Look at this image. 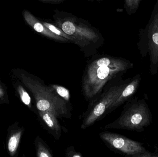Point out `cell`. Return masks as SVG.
I'll list each match as a JSON object with an SVG mask.
<instances>
[{"mask_svg": "<svg viewBox=\"0 0 158 157\" xmlns=\"http://www.w3.org/2000/svg\"><path fill=\"white\" fill-rule=\"evenodd\" d=\"M130 61L110 56H100L87 63L81 78L82 94L92 104L103 92L107 84L133 67Z\"/></svg>", "mask_w": 158, "mask_h": 157, "instance_id": "1", "label": "cell"}, {"mask_svg": "<svg viewBox=\"0 0 158 157\" xmlns=\"http://www.w3.org/2000/svg\"><path fill=\"white\" fill-rule=\"evenodd\" d=\"M10 73L31 92L35 100L37 111L49 112L58 119L71 118L73 108L71 103L64 100L41 78L20 68L13 69Z\"/></svg>", "mask_w": 158, "mask_h": 157, "instance_id": "2", "label": "cell"}, {"mask_svg": "<svg viewBox=\"0 0 158 157\" xmlns=\"http://www.w3.org/2000/svg\"><path fill=\"white\" fill-rule=\"evenodd\" d=\"M152 114L144 99L133 97L125 102L118 119L104 129H119L143 132L152 124Z\"/></svg>", "mask_w": 158, "mask_h": 157, "instance_id": "3", "label": "cell"}, {"mask_svg": "<svg viewBox=\"0 0 158 157\" xmlns=\"http://www.w3.org/2000/svg\"><path fill=\"white\" fill-rule=\"evenodd\" d=\"M119 77L109 82L103 92L91 105L82 116L81 128L85 130L108 114L109 110L120 95L131 78L123 79Z\"/></svg>", "mask_w": 158, "mask_h": 157, "instance_id": "4", "label": "cell"}, {"mask_svg": "<svg viewBox=\"0 0 158 157\" xmlns=\"http://www.w3.org/2000/svg\"><path fill=\"white\" fill-rule=\"evenodd\" d=\"M137 47L143 58L149 54L150 73L155 75L158 71V0L155 4L148 23L139 29Z\"/></svg>", "mask_w": 158, "mask_h": 157, "instance_id": "5", "label": "cell"}, {"mask_svg": "<svg viewBox=\"0 0 158 157\" xmlns=\"http://www.w3.org/2000/svg\"><path fill=\"white\" fill-rule=\"evenodd\" d=\"M101 140L111 151L130 157H158V152H149L142 143L118 134L103 131L99 134Z\"/></svg>", "mask_w": 158, "mask_h": 157, "instance_id": "6", "label": "cell"}, {"mask_svg": "<svg viewBox=\"0 0 158 157\" xmlns=\"http://www.w3.org/2000/svg\"><path fill=\"white\" fill-rule=\"evenodd\" d=\"M56 24L68 35L76 38L78 44L84 46L90 42L96 41L98 38V34L89 27L82 23H77L76 19L67 18L56 20Z\"/></svg>", "mask_w": 158, "mask_h": 157, "instance_id": "7", "label": "cell"}, {"mask_svg": "<svg viewBox=\"0 0 158 157\" xmlns=\"http://www.w3.org/2000/svg\"><path fill=\"white\" fill-rule=\"evenodd\" d=\"M25 131V128L20 125L18 121H16L8 126L6 147V152L9 156H18L19 145Z\"/></svg>", "mask_w": 158, "mask_h": 157, "instance_id": "8", "label": "cell"}, {"mask_svg": "<svg viewBox=\"0 0 158 157\" xmlns=\"http://www.w3.org/2000/svg\"><path fill=\"white\" fill-rule=\"evenodd\" d=\"M141 81L142 77L139 74H137L133 77H131V80L123 88L120 95L110 108L108 114L134 97L139 88Z\"/></svg>", "mask_w": 158, "mask_h": 157, "instance_id": "9", "label": "cell"}, {"mask_svg": "<svg viewBox=\"0 0 158 157\" xmlns=\"http://www.w3.org/2000/svg\"><path fill=\"white\" fill-rule=\"evenodd\" d=\"M42 126L55 140H59L62 136V127L58 118L52 112L38 111L37 113Z\"/></svg>", "mask_w": 158, "mask_h": 157, "instance_id": "10", "label": "cell"}, {"mask_svg": "<svg viewBox=\"0 0 158 157\" xmlns=\"http://www.w3.org/2000/svg\"><path fill=\"white\" fill-rule=\"evenodd\" d=\"M23 17L27 24L30 26L36 32L56 41L67 42L69 41L65 38L59 37L50 30L43 24L39 21L29 11L27 10H23L22 12Z\"/></svg>", "mask_w": 158, "mask_h": 157, "instance_id": "11", "label": "cell"}, {"mask_svg": "<svg viewBox=\"0 0 158 157\" xmlns=\"http://www.w3.org/2000/svg\"><path fill=\"white\" fill-rule=\"evenodd\" d=\"M10 77L12 85L15 89L16 96L28 109L37 114L38 111L36 106L33 105L31 97L30 96L27 88L20 82V80L12 73H11Z\"/></svg>", "mask_w": 158, "mask_h": 157, "instance_id": "12", "label": "cell"}, {"mask_svg": "<svg viewBox=\"0 0 158 157\" xmlns=\"http://www.w3.org/2000/svg\"><path fill=\"white\" fill-rule=\"evenodd\" d=\"M36 156L38 157H53L52 151L44 141L38 135L35 139Z\"/></svg>", "mask_w": 158, "mask_h": 157, "instance_id": "13", "label": "cell"}, {"mask_svg": "<svg viewBox=\"0 0 158 157\" xmlns=\"http://www.w3.org/2000/svg\"><path fill=\"white\" fill-rule=\"evenodd\" d=\"M43 25L47 27L48 29H50L52 32L55 34L56 35L65 38L68 40L69 41H72L75 42L76 44H78V41L76 38L72 36L68 35L66 33H65L61 28L58 27L54 25L51 24V23H47V22H42Z\"/></svg>", "mask_w": 158, "mask_h": 157, "instance_id": "14", "label": "cell"}, {"mask_svg": "<svg viewBox=\"0 0 158 157\" xmlns=\"http://www.w3.org/2000/svg\"><path fill=\"white\" fill-rule=\"evenodd\" d=\"M142 0H124V8L129 15L136 13Z\"/></svg>", "mask_w": 158, "mask_h": 157, "instance_id": "15", "label": "cell"}, {"mask_svg": "<svg viewBox=\"0 0 158 157\" xmlns=\"http://www.w3.org/2000/svg\"><path fill=\"white\" fill-rule=\"evenodd\" d=\"M50 86L55 90L57 94L66 102H70V93L69 90L62 86L55 84H50Z\"/></svg>", "mask_w": 158, "mask_h": 157, "instance_id": "16", "label": "cell"}, {"mask_svg": "<svg viewBox=\"0 0 158 157\" xmlns=\"http://www.w3.org/2000/svg\"><path fill=\"white\" fill-rule=\"evenodd\" d=\"M7 87L0 79V104H9Z\"/></svg>", "mask_w": 158, "mask_h": 157, "instance_id": "17", "label": "cell"}, {"mask_svg": "<svg viewBox=\"0 0 158 157\" xmlns=\"http://www.w3.org/2000/svg\"><path fill=\"white\" fill-rule=\"evenodd\" d=\"M66 156L68 157H82V155L81 153L77 152L75 150L74 146H70L68 147L66 150Z\"/></svg>", "mask_w": 158, "mask_h": 157, "instance_id": "18", "label": "cell"}, {"mask_svg": "<svg viewBox=\"0 0 158 157\" xmlns=\"http://www.w3.org/2000/svg\"><path fill=\"white\" fill-rule=\"evenodd\" d=\"M40 1L44 2L57 3L62 2L63 0H40Z\"/></svg>", "mask_w": 158, "mask_h": 157, "instance_id": "19", "label": "cell"}, {"mask_svg": "<svg viewBox=\"0 0 158 157\" xmlns=\"http://www.w3.org/2000/svg\"></svg>", "mask_w": 158, "mask_h": 157, "instance_id": "20", "label": "cell"}]
</instances>
